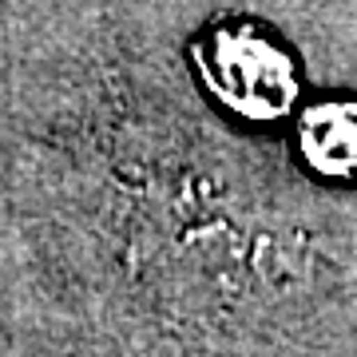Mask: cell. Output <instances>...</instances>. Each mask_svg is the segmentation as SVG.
Returning a JSON list of instances; mask_svg holds the SVG:
<instances>
[{"instance_id":"obj_1","label":"cell","mask_w":357,"mask_h":357,"mask_svg":"<svg viewBox=\"0 0 357 357\" xmlns=\"http://www.w3.org/2000/svg\"><path fill=\"white\" fill-rule=\"evenodd\" d=\"M195 64L206 88L246 119H278L298 100L294 60L255 24L215 28L195 44Z\"/></svg>"},{"instance_id":"obj_2","label":"cell","mask_w":357,"mask_h":357,"mask_svg":"<svg viewBox=\"0 0 357 357\" xmlns=\"http://www.w3.org/2000/svg\"><path fill=\"white\" fill-rule=\"evenodd\" d=\"M302 155L318 175H357V103L333 100L302 115Z\"/></svg>"}]
</instances>
